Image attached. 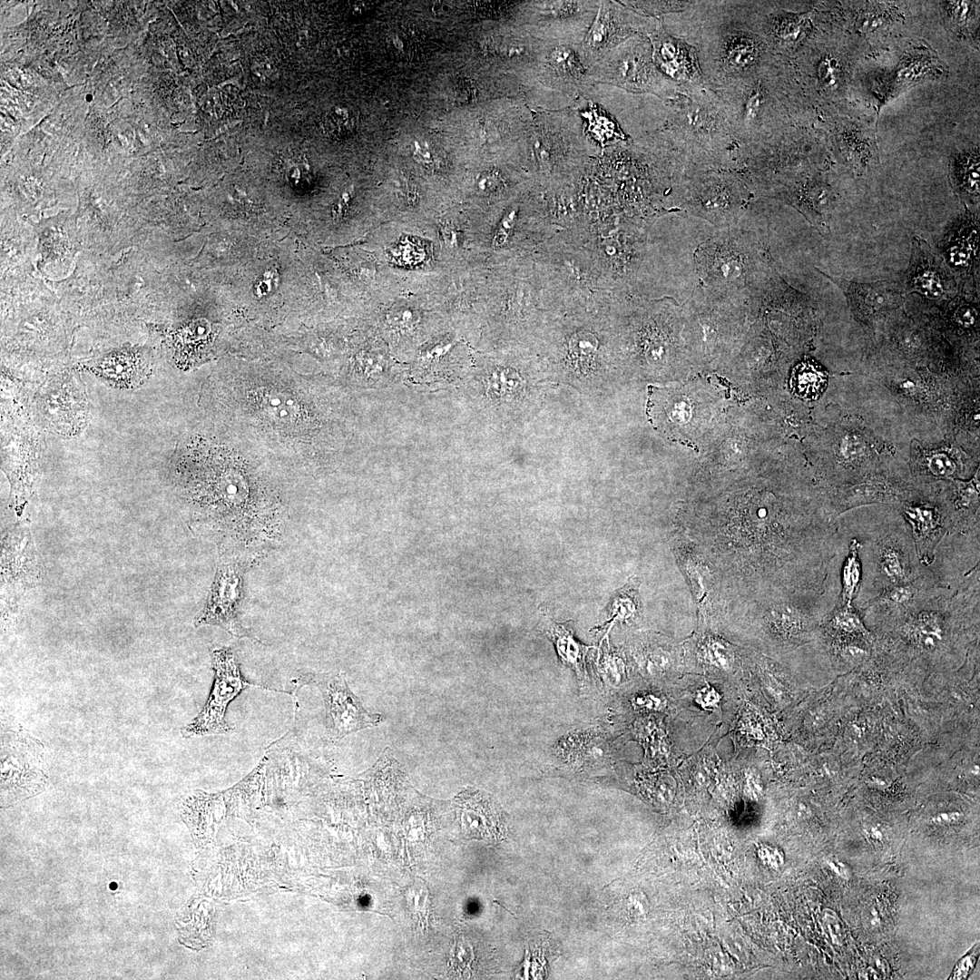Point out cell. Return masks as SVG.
Returning <instances> with one entry per match:
<instances>
[{"label": "cell", "instance_id": "1", "mask_svg": "<svg viewBox=\"0 0 980 980\" xmlns=\"http://www.w3.org/2000/svg\"><path fill=\"white\" fill-rule=\"evenodd\" d=\"M691 3L692 44L711 88L741 77L771 59V51L755 27L748 2ZM691 41L688 42L691 43Z\"/></svg>", "mask_w": 980, "mask_h": 980}, {"label": "cell", "instance_id": "2", "mask_svg": "<svg viewBox=\"0 0 980 980\" xmlns=\"http://www.w3.org/2000/svg\"><path fill=\"white\" fill-rule=\"evenodd\" d=\"M838 532L860 546L861 584L853 606L860 609L884 590L912 582L923 573L910 529L900 514L878 519H836Z\"/></svg>", "mask_w": 980, "mask_h": 980}, {"label": "cell", "instance_id": "3", "mask_svg": "<svg viewBox=\"0 0 980 980\" xmlns=\"http://www.w3.org/2000/svg\"><path fill=\"white\" fill-rule=\"evenodd\" d=\"M664 103L667 114L662 128L649 133L658 144L691 153L737 150L739 144L712 88L678 93Z\"/></svg>", "mask_w": 980, "mask_h": 980}, {"label": "cell", "instance_id": "4", "mask_svg": "<svg viewBox=\"0 0 980 980\" xmlns=\"http://www.w3.org/2000/svg\"><path fill=\"white\" fill-rule=\"evenodd\" d=\"M771 59L752 72L712 88L740 147L768 141L773 93Z\"/></svg>", "mask_w": 980, "mask_h": 980}, {"label": "cell", "instance_id": "5", "mask_svg": "<svg viewBox=\"0 0 980 980\" xmlns=\"http://www.w3.org/2000/svg\"><path fill=\"white\" fill-rule=\"evenodd\" d=\"M588 75L593 84L650 94L663 101L681 93L678 86L657 69L646 35H635L622 43L588 68Z\"/></svg>", "mask_w": 980, "mask_h": 980}, {"label": "cell", "instance_id": "6", "mask_svg": "<svg viewBox=\"0 0 980 980\" xmlns=\"http://www.w3.org/2000/svg\"><path fill=\"white\" fill-rule=\"evenodd\" d=\"M523 146L529 161L544 171L556 162L583 159L592 144L584 133L583 119L571 106L560 110H533Z\"/></svg>", "mask_w": 980, "mask_h": 980}, {"label": "cell", "instance_id": "7", "mask_svg": "<svg viewBox=\"0 0 980 980\" xmlns=\"http://www.w3.org/2000/svg\"><path fill=\"white\" fill-rule=\"evenodd\" d=\"M260 557L253 554L220 551L214 580L203 609L194 619L195 627L218 626L236 638L260 642L239 620L244 573Z\"/></svg>", "mask_w": 980, "mask_h": 980}, {"label": "cell", "instance_id": "8", "mask_svg": "<svg viewBox=\"0 0 980 980\" xmlns=\"http://www.w3.org/2000/svg\"><path fill=\"white\" fill-rule=\"evenodd\" d=\"M601 1L521 2L519 25L552 44L579 46L596 15Z\"/></svg>", "mask_w": 980, "mask_h": 980}, {"label": "cell", "instance_id": "9", "mask_svg": "<svg viewBox=\"0 0 980 980\" xmlns=\"http://www.w3.org/2000/svg\"><path fill=\"white\" fill-rule=\"evenodd\" d=\"M213 684L209 698L194 720L181 730L183 738L231 733L234 729L225 720L228 705L244 690L250 687L271 690L247 681L241 675L232 650L229 647L213 649L211 652Z\"/></svg>", "mask_w": 980, "mask_h": 980}, {"label": "cell", "instance_id": "10", "mask_svg": "<svg viewBox=\"0 0 980 980\" xmlns=\"http://www.w3.org/2000/svg\"><path fill=\"white\" fill-rule=\"evenodd\" d=\"M660 19L643 15L616 1H601L593 22L577 47L584 64L590 68L627 39L648 36Z\"/></svg>", "mask_w": 980, "mask_h": 980}, {"label": "cell", "instance_id": "11", "mask_svg": "<svg viewBox=\"0 0 980 980\" xmlns=\"http://www.w3.org/2000/svg\"><path fill=\"white\" fill-rule=\"evenodd\" d=\"M647 37L657 69L674 83L681 93H698L711 88L701 70L697 49L670 34L661 19Z\"/></svg>", "mask_w": 980, "mask_h": 980}, {"label": "cell", "instance_id": "12", "mask_svg": "<svg viewBox=\"0 0 980 980\" xmlns=\"http://www.w3.org/2000/svg\"><path fill=\"white\" fill-rule=\"evenodd\" d=\"M306 682H315L326 707L328 729L338 738L376 726L379 714H369L358 698L350 691L342 673L307 674Z\"/></svg>", "mask_w": 980, "mask_h": 980}, {"label": "cell", "instance_id": "13", "mask_svg": "<svg viewBox=\"0 0 980 980\" xmlns=\"http://www.w3.org/2000/svg\"><path fill=\"white\" fill-rule=\"evenodd\" d=\"M980 530L954 532L937 544L931 564L922 574L944 587H958L980 572Z\"/></svg>", "mask_w": 980, "mask_h": 980}, {"label": "cell", "instance_id": "14", "mask_svg": "<svg viewBox=\"0 0 980 980\" xmlns=\"http://www.w3.org/2000/svg\"><path fill=\"white\" fill-rule=\"evenodd\" d=\"M1 565L5 602L11 606L40 579V561L28 529L15 527L5 532Z\"/></svg>", "mask_w": 980, "mask_h": 980}, {"label": "cell", "instance_id": "15", "mask_svg": "<svg viewBox=\"0 0 980 980\" xmlns=\"http://www.w3.org/2000/svg\"><path fill=\"white\" fill-rule=\"evenodd\" d=\"M577 47L550 44L530 89L557 93L573 103L583 97L593 84Z\"/></svg>", "mask_w": 980, "mask_h": 980}, {"label": "cell", "instance_id": "16", "mask_svg": "<svg viewBox=\"0 0 980 980\" xmlns=\"http://www.w3.org/2000/svg\"><path fill=\"white\" fill-rule=\"evenodd\" d=\"M903 518L910 529L916 555L923 567L931 564L941 540L950 533L958 532L955 513L944 512L930 504L904 505Z\"/></svg>", "mask_w": 980, "mask_h": 980}, {"label": "cell", "instance_id": "17", "mask_svg": "<svg viewBox=\"0 0 980 980\" xmlns=\"http://www.w3.org/2000/svg\"><path fill=\"white\" fill-rule=\"evenodd\" d=\"M461 833L466 838L498 840L505 833L501 806L489 794L466 789L456 798Z\"/></svg>", "mask_w": 980, "mask_h": 980}, {"label": "cell", "instance_id": "18", "mask_svg": "<svg viewBox=\"0 0 980 980\" xmlns=\"http://www.w3.org/2000/svg\"><path fill=\"white\" fill-rule=\"evenodd\" d=\"M906 293H916L931 300L951 297L955 283L943 261L930 250L928 244L915 237L910 263L904 282Z\"/></svg>", "mask_w": 980, "mask_h": 980}, {"label": "cell", "instance_id": "19", "mask_svg": "<svg viewBox=\"0 0 980 980\" xmlns=\"http://www.w3.org/2000/svg\"><path fill=\"white\" fill-rule=\"evenodd\" d=\"M828 278L843 291L852 309L864 317L896 309L902 304L906 297L903 286L895 281L858 283L840 278Z\"/></svg>", "mask_w": 980, "mask_h": 980}, {"label": "cell", "instance_id": "20", "mask_svg": "<svg viewBox=\"0 0 980 980\" xmlns=\"http://www.w3.org/2000/svg\"><path fill=\"white\" fill-rule=\"evenodd\" d=\"M946 73V66L926 44L916 46L903 56L890 80L885 100L923 83L938 78Z\"/></svg>", "mask_w": 980, "mask_h": 980}, {"label": "cell", "instance_id": "21", "mask_svg": "<svg viewBox=\"0 0 980 980\" xmlns=\"http://www.w3.org/2000/svg\"><path fill=\"white\" fill-rule=\"evenodd\" d=\"M557 753L570 765L592 767L603 764L609 758V746L603 734L587 730L565 737L559 743Z\"/></svg>", "mask_w": 980, "mask_h": 980}, {"label": "cell", "instance_id": "22", "mask_svg": "<svg viewBox=\"0 0 980 980\" xmlns=\"http://www.w3.org/2000/svg\"><path fill=\"white\" fill-rule=\"evenodd\" d=\"M589 106L582 111L576 110L583 122L584 133L591 142L602 147L613 142H629L628 137L618 122L597 103L589 102Z\"/></svg>", "mask_w": 980, "mask_h": 980}, {"label": "cell", "instance_id": "23", "mask_svg": "<svg viewBox=\"0 0 980 980\" xmlns=\"http://www.w3.org/2000/svg\"><path fill=\"white\" fill-rule=\"evenodd\" d=\"M825 626L832 636L852 637L872 642L859 611L851 606L838 604L824 618Z\"/></svg>", "mask_w": 980, "mask_h": 980}, {"label": "cell", "instance_id": "24", "mask_svg": "<svg viewBox=\"0 0 980 980\" xmlns=\"http://www.w3.org/2000/svg\"><path fill=\"white\" fill-rule=\"evenodd\" d=\"M843 537L847 540L848 548L840 568L839 604L851 606L861 584L860 544L855 537Z\"/></svg>", "mask_w": 980, "mask_h": 980}, {"label": "cell", "instance_id": "25", "mask_svg": "<svg viewBox=\"0 0 980 980\" xmlns=\"http://www.w3.org/2000/svg\"><path fill=\"white\" fill-rule=\"evenodd\" d=\"M978 230L975 225L962 224L946 244L945 258L949 266L958 269L967 268L977 251Z\"/></svg>", "mask_w": 980, "mask_h": 980}, {"label": "cell", "instance_id": "26", "mask_svg": "<svg viewBox=\"0 0 980 980\" xmlns=\"http://www.w3.org/2000/svg\"><path fill=\"white\" fill-rule=\"evenodd\" d=\"M356 368L358 383L366 387H385L399 377L391 371L387 358L376 352L358 358Z\"/></svg>", "mask_w": 980, "mask_h": 980}, {"label": "cell", "instance_id": "27", "mask_svg": "<svg viewBox=\"0 0 980 980\" xmlns=\"http://www.w3.org/2000/svg\"><path fill=\"white\" fill-rule=\"evenodd\" d=\"M550 633L561 659L571 666L580 681H583L585 670L582 645L576 642L571 631L565 626L554 625L551 628Z\"/></svg>", "mask_w": 980, "mask_h": 980}, {"label": "cell", "instance_id": "28", "mask_svg": "<svg viewBox=\"0 0 980 980\" xmlns=\"http://www.w3.org/2000/svg\"><path fill=\"white\" fill-rule=\"evenodd\" d=\"M258 406L268 418L280 424L295 421L299 413V406L290 397L273 390L261 393Z\"/></svg>", "mask_w": 980, "mask_h": 980}, {"label": "cell", "instance_id": "29", "mask_svg": "<svg viewBox=\"0 0 980 980\" xmlns=\"http://www.w3.org/2000/svg\"><path fill=\"white\" fill-rule=\"evenodd\" d=\"M825 373L816 365L810 363L800 364L793 372L792 387L802 397L815 398L826 387Z\"/></svg>", "mask_w": 980, "mask_h": 980}, {"label": "cell", "instance_id": "30", "mask_svg": "<svg viewBox=\"0 0 980 980\" xmlns=\"http://www.w3.org/2000/svg\"><path fill=\"white\" fill-rule=\"evenodd\" d=\"M955 177L960 191L965 195L978 199L979 158L978 154H966L959 158L955 167Z\"/></svg>", "mask_w": 980, "mask_h": 980}, {"label": "cell", "instance_id": "31", "mask_svg": "<svg viewBox=\"0 0 980 980\" xmlns=\"http://www.w3.org/2000/svg\"><path fill=\"white\" fill-rule=\"evenodd\" d=\"M137 367L130 359H120V363L113 359L103 363L100 371L107 377L113 378L121 383H132L135 380Z\"/></svg>", "mask_w": 980, "mask_h": 980}, {"label": "cell", "instance_id": "32", "mask_svg": "<svg viewBox=\"0 0 980 980\" xmlns=\"http://www.w3.org/2000/svg\"><path fill=\"white\" fill-rule=\"evenodd\" d=\"M839 66L837 59L829 55L820 59L817 66V80L823 89H831L837 85Z\"/></svg>", "mask_w": 980, "mask_h": 980}, {"label": "cell", "instance_id": "33", "mask_svg": "<svg viewBox=\"0 0 980 980\" xmlns=\"http://www.w3.org/2000/svg\"><path fill=\"white\" fill-rule=\"evenodd\" d=\"M505 187V181L501 172L497 170L482 172L476 179V188L483 193H493L501 191Z\"/></svg>", "mask_w": 980, "mask_h": 980}, {"label": "cell", "instance_id": "34", "mask_svg": "<svg viewBox=\"0 0 980 980\" xmlns=\"http://www.w3.org/2000/svg\"><path fill=\"white\" fill-rule=\"evenodd\" d=\"M387 320L392 327L407 329L411 328L418 322L419 316L411 309L400 308L391 311L387 315Z\"/></svg>", "mask_w": 980, "mask_h": 980}, {"label": "cell", "instance_id": "35", "mask_svg": "<svg viewBox=\"0 0 980 980\" xmlns=\"http://www.w3.org/2000/svg\"><path fill=\"white\" fill-rule=\"evenodd\" d=\"M471 955L469 945L462 938L456 939L450 953L449 961L451 966L460 971L464 970L463 968L468 965L471 959Z\"/></svg>", "mask_w": 980, "mask_h": 980}, {"label": "cell", "instance_id": "36", "mask_svg": "<svg viewBox=\"0 0 980 980\" xmlns=\"http://www.w3.org/2000/svg\"><path fill=\"white\" fill-rule=\"evenodd\" d=\"M931 473L937 476H951L955 474L956 465L946 455H936L930 458L928 464Z\"/></svg>", "mask_w": 980, "mask_h": 980}, {"label": "cell", "instance_id": "37", "mask_svg": "<svg viewBox=\"0 0 980 980\" xmlns=\"http://www.w3.org/2000/svg\"><path fill=\"white\" fill-rule=\"evenodd\" d=\"M623 672V666L618 660L608 659L602 665L603 679L611 686L620 684Z\"/></svg>", "mask_w": 980, "mask_h": 980}, {"label": "cell", "instance_id": "38", "mask_svg": "<svg viewBox=\"0 0 980 980\" xmlns=\"http://www.w3.org/2000/svg\"><path fill=\"white\" fill-rule=\"evenodd\" d=\"M948 4V8H946V10H948V15L952 17V23L956 26L962 28L963 24H965L967 20L968 14H970L971 3L960 1Z\"/></svg>", "mask_w": 980, "mask_h": 980}, {"label": "cell", "instance_id": "39", "mask_svg": "<svg viewBox=\"0 0 980 980\" xmlns=\"http://www.w3.org/2000/svg\"><path fill=\"white\" fill-rule=\"evenodd\" d=\"M825 923L834 943L841 945L844 940V928L839 917L831 910L825 913Z\"/></svg>", "mask_w": 980, "mask_h": 980}, {"label": "cell", "instance_id": "40", "mask_svg": "<svg viewBox=\"0 0 980 980\" xmlns=\"http://www.w3.org/2000/svg\"><path fill=\"white\" fill-rule=\"evenodd\" d=\"M662 700L652 694H643L634 698L633 705L635 708L657 710L662 708Z\"/></svg>", "mask_w": 980, "mask_h": 980}, {"label": "cell", "instance_id": "41", "mask_svg": "<svg viewBox=\"0 0 980 980\" xmlns=\"http://www.w3.org/2000/svg\"><path fill=\"white\" fill-rule=\"evenodd\" d=\"M975 956L968 955L959 961L954 968L952 979H965L975 965Z\"/></svg>", "mask_w": 980, "mask_h": 980}, {"label": "cell", "instance_id": "42", "mask_svg": "<svg viewBox=\"0 0 980 980\" xmlns=\"http://www.w3.org/2000/svg\"><path fill=\"white\" fill-rule=\"evenodd\" d=\"M719 698V694L713 689L704 688L698 691L696 699L701 707L709 709L717 705Z\"/></svg>", "mask_w": 980, "mask_h": 980}, {"label": "cell", "instance_id": "43", "mask_svg": "<svg viewBox=\"0 0 980 980\" xmlns=\"http://www.w3.org/2000/svg\"><path fill=\"white\" fill-rule=\"evenodd\" d=\"M963 814L957 811L941 812L932 817L931 821L935 825L947 826L958 822Z\"/></svg>", "mask_w": 980, "mask_h": 980}, {"label": "cell", "instance_id": "44", "mask_svg": "<svg viewBox=\"0 0 980 980\" xmlns=\"http://www.w3.org/2000/svg\"><path fill=\"white\" fill-rule=\"evenodd\" d=\"M513 217H514V212L508 214L503 220V221H502V223H501V225H500V227H499V229H498V230H497L496 234H495V239H494L495 245L500 246L506 240L508 232H509V230L511 229V226H512Z\"/></svg>", "mask_w": 980, "mask_h": 980}, {"label": "cell", "instance_id": "45", "mask_svg": "<svg viewBox=\"0 0 980 980\" xmlns=\"http://www.w3.org/2000/svg\"><path fill=\"white\" fill-rule=\"evenodd\" d=\"M976 315L977 314L975 313V309L970 306H961L956 310L955 316L957 322H959L961 325L968 326L975 321Z\"/></svg>", "mask_w": 980, "mask_h": 980}, {"label": "cell", "instance_id": "46", "mask_svg": "<svg viewBox=\"0 0 980 980\" xmlns=\"http://www.w3.org/2000/svg\"><path fill=\"white\" fill-rule=\"evenodd\" d=\"M440 230H441V235H442L443 240H444V242L446 243V246L451 247V246H453V245H455L456 243V231H455L454 228H452L450 226L449 223H444L441 226Z\"/></svg>", "mask_w": 980, "mask_h": 980}, {"label": "cell", "instance_id": "47", "mask_svg": "<svg viewBox=\"0 0 980 980\" xmlns=\"http://www.w3.org/2000/svg\"><path fill=\"white\" fill-rule=\"evenodd\" d=\"M414 157L422 163H430L432 162L431 153L426 146L420 144H415Z\"/></svg>", "mask_w": 980, "mask_h": 980}, {"label": "cell", "instance_id": "48", "mask_svg": "<svg viewBox=\"0 0 980 980\" xmlns=\"http://www.w3.org/2000/svg\"><path fill=\"white\" fill-rule=\"evenodd\" d=\"M349 200H350V192L349 191L344 192L343 195L341 196V199L338 201L337 205L333 208V215H334V217L339 218V217H341L343 215V212L347 209V206H348V203Z\"/></svg>", "mask_w": 980, "mask_h": 980}, {"label": "cell", "instance_id": "49", "mask_svg": "<svg viewBox=\"0 0 980 980\" xmlns=\"http://www.w3.org/2000/svg\"><path fill=\"white\" fill-rule=\"evenodd\" d=\"M869 835L873 838V839L881 840L883 838L882 832L877 828H871L869 830Z\"/></svg>", "mask_w": 980, "mask_h": 980}, {"label": "cell", "instance_id": "50", "mask_svg": "<svg viewBox=\"0 0 980 980\" xmlns=\"http://www.w3.org/2000/svg\"><path fill=\"white\" fill-rule=\"evenodd\" d=\"M110 887H111L112 888H113V887L114 888V887H116V884H115V883H113V884H111V886H110Z\"/></svg>", "mask_w": 980, "mask_h": 980}]
</instances>
